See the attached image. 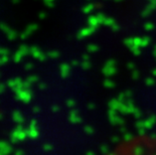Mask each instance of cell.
<instances>
[{
  "label": "cell",
  "instance_id": "1",
  "mask_svg": "<svg viewBox=\"0 0 156 155\" xmlns=\"http://www.w3.org/2000/svg\"><path fill=\"white\" fill-rule=\"evenodd\" d=\"M107 155H156V137L131 138Z\"/></svg>",
  "mask_w": 156,
  "mask_h": 155
}]
</instances>
